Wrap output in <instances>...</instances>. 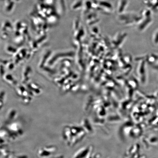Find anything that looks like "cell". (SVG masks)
I'll list each match as a JSON object with an SVG mask.
<instances>
[{"label":"cell","mask_w":158,"mask_h":158,"mask_svg":"<svg viewBox=\"0 0 158 158\" xmlns=\"http://www.w3.org/2000/svg\"><path fill=\"white\" fill-rule=\"evenodd\" d=\"M16 115V111L15 110H12L10 111L7 115L8 120H12L15 118Z\"/></svg>","instance_id":"1"}]
</instances>
